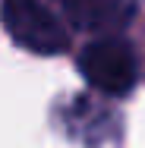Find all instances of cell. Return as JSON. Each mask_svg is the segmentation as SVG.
Masks as SVG:
<instances>
[{
  "label": "cell",
  "instance_id": "obj_1",
  "mask_svg": "<svg viewBox=\"0 0 145 148\" xmlns=\"http://www.w3.org/2000/svg\"><path fill=\"white\" fill-rule=\"evenodd\" d=\"M0 22L19 47L41 57L63 54L73 38L66 0H0Z\"/></svg>",
  "mask_w": 145,
  "mask_h": 148
},
{
  "label": "cell",
  "instance_id": "obj_2",
  "mask_svg": "<svg viewBox=\"0 0 145 148\" xmlns=\"http://www.w3.org/2000/svg\"><path fill=\"white\" fill-rule=\"evenodd\" d=\"M76 66H79V73L85 76V82L91 88L104 91L111 98L129 95L136 88V82H139L136 54H133L129 41H123L117 35H104V38L85 44L79 51Z\"/></svg>",
  "mask_w": 145,
  "mask_h": 148
},
{
  "label": "cell",
  "instance_id": "obj_3",
  "mask_svg": "<svg viewBox=\"0 0 145 148\" xmlns=\"http://www.w3.org/2000/svg\"><path fill=\"white\" fill-rule=\"evenodd\" d=\"M73 29L95 35H117L136 16V0H66Z\"/></svg>",
  "mask_w": 145,
  "mask_h": 148
}]
</instances>
